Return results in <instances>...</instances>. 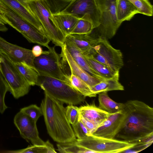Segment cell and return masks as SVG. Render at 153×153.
Segmentation results:
<instances>
[{
	"label": "cell",
	"mask_w": 153,
	"mask_h": 153,
	"mask_svg": "<svg viewBox=\"0 0 153 153\" xmlns=\"http://www.w3.org/2000/svg\"><path fill=\"white\" fill-rule=\"evenodd\" d=\"M58 28L66 36L72 30L78 19L72 16L59 13L52 14Z\"/></svg>",
	"instance_id": "obj_22"
},
{
	"label": "cell",
	"mask_w": 153,
	"mask_h": 153,
	"mask_svg": "<svg viewBox=\"0 0 153 153\" xmlns=\"http://www.w3.org/2000/svg\"><path fill=\"white\" fill-rule=\"evenodd\" d=\"M80 120L91 134L100 125L89 120L80 116Z\"/></svg>",
	"instance_id": "obj_36"
},
{
	"label": "cell",
	"mask_w": 153,
	"mask_h": 153,
	"mask_svg": "<svg viewBox=\"0 0 153 153\" xmlns=\"http://www.w3.org/2000/svg\"><path fill=\"white\" fill-rule=\"evenodd\" d=\"M0 71L6 81L9 91L16 99L29 92L30 85L24 78L13 62L0 51Z\"/></svg>",
	"instance_id": "obj_6"
},
{
	"label": "cell",
	"mask_w": 153,
	"mask_h": 153,
	"mask_svg": "<svg viewBox=\"0 0 153 153\" xmlns=\"http://www.w3.org/2000/svg\"><path fill=\"white\" fill-rule=\"evenodd\" d=\"M59 13L88 21L95 29L100 25V12L97 0H71Z\"/></svg>",
	"instance_id": "obj_11"
},
{
	"label": "cell",
	"mask_w": 153,
	"mask_h": 153,
	"mask_svg": "<svg viewBox=\"0 0 153 153\" xmlns=\"http://www.w3.org/2000/svg\"><path fill=\"white\" fill-rule=\"evenodd\" d=\"M64 43L74 61L83 69L92 76L102 80L104 79L89 66L79 49L65 38Z\"/></svg>",
	"instance_id": "obj_20"
},
{
	"label": "cell",
	"mask_w": 153,
	"mask_h": 153,
	"mask_svg": "<svg viewBox=\"0 0 153 153\" xmlns=\"http://www.w3.org/2000/svg\"><path fill=\"white\" fill-rule=\"evenodd\" d=\"M40 56L35 57L33 65L40 75L49 76L69 84V75L65 72L59 55L54 47H49Z\"/></svg>",
	"instance_id": "obj_7"
},
{
	"label": "cell",
	"mask_w": 153,
	"mask_h": 153,
	"mask_svg": "<svg viewBox=\"0 0 153 153\" xmlns=\"http://www.w3.org/2000/svg\"><path fill=\"white\" fill-rule=\"evenodd\" d=\"M57 150L62 153H94L76 143L75 141L57 144Z\"/></svg>",
	"instance_id": "obj_28"
},
{
	"label": "cell",
	"mask_w": 153,
	"mask_h": 153,
	"mask_svg": "<svg viewBox=\"0 0 153 153\" xmlns=\"http://www.w3.org/2000/svg\"><path fill=\"white\" fill-rule=\"evenodd\" d=\"M83 56L90 67L104 79H111L119 75V71H114L99 62L88 57Z\"/></svg>",
	"instance_id": "obj_25"
},
{
	"label": "cell",
	"mask_w": 153,
	"mask_h": 153,
	"mask_svg": "<svg viewBox=\"0 0 153 153\" xmlns=\"http://www.w3.org/2000/svg\"></svg>",
	"instance_id": "obj_40"
},
{
	"label": "cell",
	"mask_w": 153,
	"mask_h": 153,
	"mask_svg": "<svg viewBox=\"0 0 153 153\" xmlns=\"http://www.w3.org/2000/svg\"><path fill=\"white\" fill-rule=\"evenodd\" d=\"M98 108L109 114L114 113L122 111L124 103L117 102L108 96L107 91H103L98 94Z\"/></svg>",
	"instance_id": "obj_21"
},
{
	"label": "cell",
	"mask_w": 153,
	"mask_h": 153,
	"mask_svg": "<svg viewBox=\"0 0 153 153\" xmlns=\"http://www.w3.org/2000/svg\"><path fill=\"white\" fill-rule=\"evenodd\" d=\"M9 91L7 84L0 71V113L2 114L7 107L4 102V98Z\"/></svg>",
	"instance_id": "obj_33"
},
{
	"label": "cell",
	"mask_w": 153,
	"mask_h": 153,
	"mask_svg": "<svg viewBox=\"0 0 153 153\" xmlns=\"http://www.w3.org/2000/svg\"><path fill=\"white\" fill-rule=\"evenodd\" d=\"M75 142L94 153H122L137 144L115 139L97 137L92 134L83 139H76Z\"/></svg>",
	"instance_id": "obj_10"
},
{
	"label": "cell",
	"mask_w": 153,
	"mask_h": 153,
	"mask_svg": "<svg viewBox=\"0 0 153 153\" xmlns=\"http://www.w3.org/2000/svg\"><path fill=\"white\" fill-rule=\"evenodd\" d=\"M18 2L20 3L21 5H22L24 7H25L26 9L29 10V11L31 12L30 8L27 4L26 2L25 1L26 0H16Z\"/></svg>",
	"instance_id": "obj_38"
},
{
	"label": "cell",
	"mask_w": 153,
	"mask_h": 153,
	"mask_svg": "<svg viewBox=\"0 0 153 153\" xmlns=\"http://www.w3.org/2000/svg\"><path fill=\"white\" fill-rule=\"evenodd\" d=\"M65 108L66 115L69 122L72 125L75 124L80 120L79 108L69 105Z\"/></svg>",
	"instance_id": "obj_34"
},
{
	"label": "cell",
	"mask_w": 153,
	"mask_h": 153,
	"mask_svg": "<svg viewBox=\"0 0 153 153\" xmlns=\"http://www.w3.org/2000/svg\"><path fill=\"white\" fill-rule=\"evenodd\" d=\"M0 19L20 33L29 42L47 47L48 38L23 19L17 12L0 1Z\"/></svg>",
	"instance_id": "obj_3"
},
{
	"label": "cell",
	"mask_w": 153,
	"mask_h": 153,
	"mask_svg": "<svg viewBox=\"0 0 153 153\" xmlns=\"http://www.w3.org/2000/svg\"><path fill=\"white\" fill-rule=\"evenodd\" d=\"M32 53L35 57H38L44 52L42 47L39 45H36L33 47L31 50Z\"/></svg>",
	"instance_id": "obj_37"
},
{
	"label": "cell",
	"mask_w": 153,
	"mask_h": 153,
	"mask_svg": "<svg viewBox=\"0 0 153 153\" xmlns=\"http://www.w3.org/2000/svg\"><path fill=\"white\" fill-rule=\"evenodd\" d=\"M6 153H56L53 145L48 140L43 145L29 146L27 147L18 150L9 151Z\"/></svg>",
	"instance_id": "obj_27"
},
{
	"label": "cell",
	"mask_w": 153,
	"mask_h": 153,
	"mask_svg": "<svg viewBox=\"0 0 153 153\" xmlns=\"http://www.w3.org/2000/svg\"><path fill=\"white\" fill-rule=\"evenodd\" d=\"M44 93L40 107L49 134L59 143L75 141L76 137L67 118L64 103Z\"/></svg>",
	"instance_id": "obj_2"
},
{
	"label": "cell",
	"mask_w": 153,
	"mask_h": 153,
	"mask_svg": "<svg viewBox=\"0 0 153 153\" xmlns=\"http://www.w3.org/2000/svg\"><path fill=\"white\" fill-rule=\"evenodd\" d=\"M115 0H97L100 12V25L95 28L98 37L111 39L121 24L117 20Z\"/></svg>",
	"instance_id": "obj_9"
},
{
	"label": "cell",
	"mask_w": 153,
	"mask_h": 153,
	"mask_svg": "<svg viewBox=\"0 0 153 153\" xmlns=\"http://www.w3.org/2000/svg\"><path fill=\"white\" fill-rule=\"evenodd\" d=\"M61 48L59 55L62 62L68 65L71 73L81 78L91 88L102 80L92 76L81 67L74 59L65 43Z\"/></svg>",
	"instance_id": "obj_15"
},
{
	"label": "cell",
	"mask_w": 153,
	"mask_h": 153,
	"mask_svg": "<svg viewBox=\"0 0 153 153\" xmlns=\"http://www.w3.org/2000/svg\"><path fill=\"white\" fill-rule=\"evenodd\" d=\"M14 123L21 136L33 145H43L45 142L39 137L36 122L21 111L15 115Z\"/></svg>",
	"instance_id": "obj_12"
},
{
	"label": "cell",
	"mask_w": 153,
	"mask_h": 153,
	"mask_svg": "<svg viewBox=\"0 0 153 153\" xmlns=\"http://www.w3.org/2000/svg\"><path fill=\"white\" fill-rule=\"evenodd\" d=\"M119 75L109 79H105L91 88L92 91L97 94L103 91H123L124 86L119 82Z\"/></svg>",
	"instance_id": "obj_24"
},
{
	"label": "cell",
	"mask_w": 153,
	"mask_h": 153,
	"mask_svg": "<svg viewBox=\"0 0 153 153\" xmlns=\"http://www.w3.org/2000/svg\"><path fill=\"white\" fill-rule=\"evenodd\" d=\"M125 117L115 137L118 140L150 146L153 141V108L137 100L124 103Z\"/></svg>",
	"instance_id": "obj_1"
},
{
	"label": "cell",
	"mask_w": 153,
	"mask_h": 153,
	"mask_svg": "<svg viewBox=\"0 0 153 153\" xmlns=\"http://www.w3.org/2000/svg\"><path fill=\"white\" fill-rule=\"evenodd\" d=\"M79 108L80 116L100 125L108 117L110 114L99 108L94 103L82 106Z\"/></svg>",
	"instance_id": "obj_18"
},
{
	"label": "cell",
	"mask_w": 153,
	"mask_h": 153,
	"mask_svg": "<svg viewBox=\"0 0 153 153\" xmlns=\"http://www.w3.org/2000/svg\"><path fill=\"white\" fill-rule=\"evenodd\" d=\"M8 29L0 19V31L6 32L8 30Z\"/></svg>",
	"instance_id": "obj_39"
},
{
	"label": "cell",
	"mask_w": 153,
	"mask_h": 153,
	"mask_svg": "<svg viewBox=\"0 0 153 153\" xmlns=\"http://www.w3.org/2000/svg\"><path fill=\"white\" fill-rule=\"evenodd\" d=\"M0 51L13 62H24L33 66L34 56L31 50L12 44L0 36Z\"/></svg>",
	"instance_id": "obj_14"
},
{
	"label": "cell",
	"mask_w": 153,
	"mask_h": 153,
	"mask_svg": "<svg viewBox=\"0 0 153 153\" xmlns=\"http://www.w3.org/2000/svg\"><path fill=\"white\" fill-rule=\"evenodd\" d=\"M13 63L22 76L30 86L37 85L39 75L34 67L24 62Z\"/></svg>",
	"instance_id": "obj_23"
},
{
	"label": "cell",
	"mask_w": 153,
	"mask_h": 153,
	"mask_svg": "<svg viewBox=\"0 0 153 153\" xmlns=\"http://www.w3.org/2000/svg\"><path fill=\"white\" fill-rule=\"evenodd\" d=\"M68 80L70 84L85 97L96 96L97 94L92 91L90 87L78 76L71 73L69 75Z\"/></svg>",
	"instance_id": "obj_26"
},
{
	"label": "cell",
	"mask_w": 153,
	"mask_h": 153,
	"mask_svg": "<svg viewBox=\"0 0 153 153\" xmlns=\"http://www.w3.org/2000/svg\"><path fill=\"white\" fill-rule=\"evenodd\" d=\"M30 10L43 27L47 37L56 46L61 47L66 35L56 25L46 0H26Z\"/></svg>",
	"instance_id": "obj_5"
},
{
	"label": "cell",
	"mask_w": 153,
	"mask_h": 153,
	"mask_svg": "<svg viewBox=\"0 0 153 153\" xmlns=\"http://www.w3.org/2000/svg\"><path fill=\"white\" fill-rule=\"evenodd\" d=\"M125 117L123 110L110 114L108 117L96 129L92 134L97 137L115 139L121 126Z\"/></svg>",
	"instance_id": "obj_13"
},
{
	"label": "cell",
	"mask_w": 153,
	"mask_h": 153,
	"mask_svg": "<svg viewBox=\"0 0 153 153\" xmlns=\"http://www.w3.org/2000/svg\"><path fill=\"white\" fill-rule=\"evenodd\" d=\"M20 111L28 115L36 122L39 118L43 115L41 107L34 104L22 108Z\"/></svg>",
	"instance_id": "obj_31"
},
{
	"label": "cell",
	"mask_w": 153,
	"mask_h": 153,
	"mask_svg": "<svg viewBox=\"0 0 153 153\" xmlns=\"http://www.w3.org/2000/svg\"><path fill=\"white\" fill-rule=\"evenodd\" d=\"M139 11V13L151 16L153 14V6L149 0H128Z\"/></svg>",
	"instance_id": "obj_30"
},
{
	"label": "cell",
	"mask_w": 153,
	"mask_h": 153,
	"mask_svg": "<svg viewBox=\"0 0 153 153\" xmlns=\"http://www.w3.org/2000/svg\"><path fill=\"white\" fill-rule=\"evenodd\" d=\"M108 67L119 71L124 65L123 56L119 49L113 48L108 40L98 37L86 56Z\"/></svg>",
	"instance_id": "obj_8"
},
{
	"label": "cell",
	"mask_w": 153,
	"mask_h": 153,
	"mask_svg": "<svg viewBox=\"0 0 153 153\" xmlns=\"http://www.w3.org/2000/svg\"><path fill=\"white\" fill-rule=\"evenodd\" d=\"M66 38L74 44L83 56H86L94 45L97 37L92 32L89 34H69Z\"/></svg>",
	"instance_id": "obj_17"
},
{
	"label": "cell",
	"mask_w": 153,
	"mask_h": 153,
	"mask_svg": "<svg viewBox=\"0 0 153 153\" xmlns=\"http://www.w3.org/2000/svg\"><path fill=\"white\" fill-rule=\"evenodd\" d=\"M13 9L23 19L47 36L42 25L33 13L16 0H0Z\"/></svg>",
	"instance_id": "obj_16"
},
{
	"label": "cell",
	"mask_w": 153,
	"mask_h": 153,
	"mask_svg": "<svg viewBox=\"0 0 153 153\" xmlns=\"http://www.w3.org/2000/svg\"><path fill=\"white\" fill-rule=\"evenodd\" d=\"M37 85L45 93L63 103L75 105L85 100V97L69 84L52 77L39 75Z\"/></svg>",
	"instance_id": "obj_4"
},
{
	"label": "cell",
	"mask_w": 153,
	"mask_h": 153,
	"mask_svg": "<svg viewBox=\"0 0 153 153\" xmlns=\"http://www.w3.org/2000/svg\"><path fill=\"white\" fill-rule=\"evenodd\" d=\"M115 6L118 22L122 24L126 21H130L139 11L128 0H116Z\"/></svg>",
	"instance_id": "obj_19"
},
{
	"label": "cell",
	"mask_w": 153,
	"mask_h": 153,
	"mask_svg": "<svg viewBox=\"0 0 153 153\" xmlns=\"http://www.w3.org/2000/svg\"><path fill=\"white\" fill-rule=\"evenodd\" d=\"M75 135L77 139H82L86 138L91 134L80 120L74 125H72Z\"/></svg>",
	"instance_id": "obj_35"
},
{
	"label": "cell",
	"mask_w": 153,
	"mask_h": 153,
	"mask_svg": "<svg viewBox=\"0 0 153 153\" xmlns=\"http://www.w3.org/2000/svg\"><path fill=\"white\" fill-rule=\"evenodd\" d=\"M52 14L58 13L62 11L71 0H46Z\"/></svg>",
	"instance_id": "obj_32"
},
{
	"label": "cell",
	"mask_w": 153,
	"mask_h": 153,
	"mask_svg": "<svg viewBox=\"0 0 153 153\" xmlns=\"http://www.w3.org/2000/svg\"><path fill=\"white\" fill-rule=\"evenodd\" d=\"M95 29L92 23L86 20L78 19L69 34H89Z\"/></svg>",
	"instance_id": "obj_29"
}]
</instances>
